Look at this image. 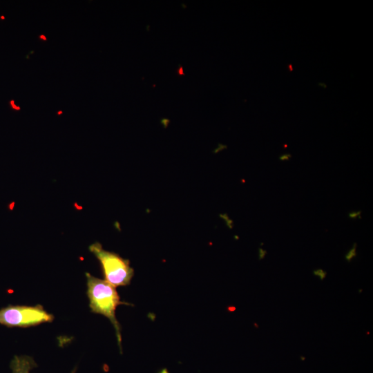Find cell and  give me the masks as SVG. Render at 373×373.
I'll list each match as a JSON object with an SVG mask.
<instances>
[{
	"instance_id": "3",
	"label": "cell",
	"mask_w": 373,
	"mask_h": 373,
	"mask_svg": "<svg viewBox=\"0 0 373 373\" xmlns=\"http://www.w3.org/2000/svg\"><path fill=\"white\" fill-rule=\"evenodd\" d=\"M54 316L41 305L35 306L9 305L0 309V324L8 327H29L51 323Z\"/></svg>"
},
{
	"instance_id": "11",
	"label": "cell",
	"mask_w": 373,
	"mask_h": 373,
	"mask_svg": "<svg viewBox=\"0 0 373 373\" xmlns=\"http://www.w3.org/2000/svg\"><path fill=\"white\" fill-rule=\"evenodd\" d=\"M170 120L167 118H162L161 119V122L162 123V124L166 127L167 125H168V123H169Z\"/></svg>"
},
{
	"instance_id": "1",
	"label": "cell",
	"mask_w": 373,
	"mask_h": 373,
	"mask_svg": "<svg viewBox=\"0 0 373 373\" xmlns=\"http://www.w3.org/2000/svg\"><path fill=\"white\" fill-rule=\"evenodd\" d=\"M87 296L89 307L92 312L102 314L108 318L113 324L118 344L122 352L121 327L115 316V310L120 305L131 304L123 302L115 289L105 280L96 278L89 273H86Z\"/></svg>"
},
{
	"instance_id": "12",
	"label": "cell",
	"mask_w": 373,
	"mask_h": 373,
	"mask_svg": "<svg viewBox=\"0 0 373 373\" xmlns=\"http://www.w3.org/2000/svg\"><path fill=\"white\" fill-rule=\"evenodd\" d=\"M44 35H41V36H40V38H41V39H44V40H46V38L45 37H44Z\"/></svg>"
},
{
	"instance_id": "10",
	"label": "cell",
	"mask_w": 373,
	"mask_h": 373,
	"mask_svg": "<svg viewBox=\"0 0 373 373\" xmlns=\"http://www.w3.org/2000/svg\"><path fill=\"white\" fill-rule=\"evenodd\" d=\"M266 254H267L266 250L262 248H259V259L260 260L263 259L265 257Z\"/></svg>"
},
{
	"instance_id": "5",
	"label": "cell",
	"mask_w": 373,
	"mask_h": 373,
	"mask_svg": "<svg viewBox=\"0 0 373 373\" xmlns=\"http://www.w3.org/2000/svg\"><path fill=\"white\" fill-rule=\"evenodd\" d=\"M356 243H354L352 248L346 253L345 258L347 262H350L357 255Z\"/></svg>"
},
{
	"instance_id": "7",
	"label": "cell",
	"mask_w": 373,
	"mask_h": 373,
	"mask_svg": "<svg viewBox=\"0 0 373 373\" xmlns=\"http://www.w3.org/2000/svg\"><path fill=\"white\" fill-rule=\"evenodd\" d=\"M313 274L323 280L327 275V272L322 269H317L313 271Z\"/></svg>"
},
{
	"instance_id": "2",
	"label": "cell",
	"mask_w": 373,
	"mask_h": 373,
	"mask_svg": "<svg viewBox=\"0 0 373 373\" xmlns=\"http://www.w3.org/2000/svg\"><path fill=\"white\" fill-rule=\"evenodd\" d=\"M89 250L99 260L104 280L114 287L126 286L131 283L134 270L130 262L117 254L103 249L99 242L89 246Z\"/></svg>"
},
{
	"instance_id": "13",
	"label": "cell",
	"mask_w": 373,
	"mask_h": 373,
	"mask_svg": "<svg viewBox=\"0 0 373 373\" xmlns=\"http://www.w3.org/2000/svg\"><path fill=\"white\" fill-rule=\"evenodd\" d=\"M288 66H289V68H290V69H289V70H290V71H292V70H293V68H292V66H291V64H289V65Z\"/></svg>"
},
{
	"instance_id": "4",
	"label": "cell",
	"mask_w": 373,
	"mask_h": 373,
	"mask_svg": "<svg viewBox=\"0 0 373 373\" xmlns=\"http://www.w3.org/2000/svg\"><path fill=\"white\" fill-rule=\"evenodd\" d=\"M37 367L34 359L28 356H15L10 363L12 373H30ZM73 371L71 373H75Z\"/></svg>"
},
{
	"instance_id": "9",
	"label": "cell",
	"mask_w": 373,
	"mask_h": 373,
	"mask_svg": "<svg viewBox=\"0 0 373 373\" xmlns=\"http://www.w3.org/2000/svg\"><path fill=\"white\" fill-rule=\"evenodd\" d=\"M175 74L177 75H178V76H181V75L184 76L185 75V73L184 71L183 67L181 65V64H180L178 65V68L175 70Z\"/></svg>"
},
{
	"instance_id": "6",
	"label": "cell",
	"mask_w": 373,
	"mask_h": 373,
	"mask_svg": "<svg viewBox=\"0 0 373 373\" xmlns=\"http://www.w3.org/2000/svg\"><path fill=\"white\" fill-rule=\"evenodd\" d=\"M362 211L361 210L352 211L348 213V217L352 220H355L356 218H361Z\"/></svg>"
},
{
	"instance_id": "8",
	"label": "cell",
	"mask_w": 373,
	"mask_h": 373,
	"mask_svg": "<svg viewBox=\"0 0 373 373\" xmlns=\"http://www.w3.org/2000/svg\"><path fill=\"white\" fill-rule=\"evenodd\" d=\"M291 157V155L290 153H284L283 155H281L278 159L280 160V161H283V162H285V161H288L290 160V158Z\"/></svg>"
}]
</instances>
